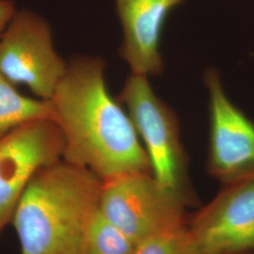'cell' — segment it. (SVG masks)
I'll return each mask as SVG.
<instances>
[{
	"mask_svg": "<svg viewBox=\"0 0 254 254\" xmlns=\"http://www.w3.org/2000/svg\"><path fill=\"white\" fill-rule=\"evenodd\" d=\"M105 70L99 57H74L49 100L51 119L64 135L63 159L103 182L127 173H152L132 119L109 93Z\"/></svg>",
	"mask_w": 254,
	"mask_h": 254,
	"instance_id": "cell-1",
	"label": "cell"
},
{
	"mask_svg": "<svg viewBox=\"0 0 254 254\" xmlns=\"http://www.w3.org/2000/svg\"><path fill=\"white\" fill-rule=\"evenodd\" d=\"M102 186L90 170L64 159L40 170L27 185L11 221L21 254H85Z\"/></svg>",
	"mask_w": 254,
	"mask_h": 254,
	"instance_id": "cell-2",
	"label": "cell"
},
{
	"mask_svg": "<svg viewBox=\"0 0 254 254\" xmlns=\"http://www.w3.org/2000/svg\"><path fill=\"white\" fill-rule=\"evenodd\" d=\"M127 109L144 146L152 174L164 186L181 194L190 205L196 195L189 175V159L183 147L179 121L148 81V76L131 73L117 97Z\"/></svg>",
	"mask_w": 254,
	"mask_h": 254,
	"instance_id": "cell-3",
	"label": "cell"
},
{
	"mask_svg": "<svg viewBox=\"0 0 254 254\" xmlns=\"http://www.w3.org/2000/svg\"><path fill=\"white\" fill-rule=\"evenodd\" d=\"M181 194L150 173H127L103 182L99 211L137 245L188 223Z\"/></svg>",
	"mask_w": 254,
	"mask_h": 254,
	"instance_id": "cell-4",
	"label": "cell"
},
{
	"mask_svg": "<svg viewBox=\"0 0 254 254\" xmlns=\"http://www.w3.org/2000/svg\"><path fill=\"white\" fill-rule=\"evenodd\" d=\"M67 67L55 48L47 20L31 9H17L0 37V73L13 85L23 84L38 98L49 101Z\"/></svg>",
	"mask_w": 254,
	"mask_h": 254,
	"instance_id": "cell-5",
	"label": "cell"
},
{
	"mask_svg": "<svg viewBox=\"0 0 254 254\" xmlns=\"http://www.w3.org/2000/svg\"><path fill=\"white\" fill-rule=\"evenodd\" d=\"M64 135L51 118L37 119L0 137V236L40 170L63 159Z\"/></svg>",
	"mask_w": 254,
	"mask_h": 254,
	"instance_id": "cell-6",
	"label": "cell"
},
{
	"mask_svg": "<svg viewBox=\"0 0 254 254\" xmlns=\"http://www.w3.org/2000/svg\"><path fill=\"white\" fill-rule=\"evenodd\" d=\"M209 94L207 172L222 187L254 178V123L224 91L218 70L204 74Z\"/></svg>",
	"mask_w": 254,
	"mask_h": 254,
	"instance_id": "cell-7",
	"label": "cell"
},
{
	"mask_svg": "<svg viewBox=\"0 0 254 254\" xmlns=\"http://www.w3.org/2000/svg\"><path fill=\"white\" fill-rule=\"evenodd\" d=\"M188 226L200 254L254 249V178L223 186Z\"/></svg>",
	"mask_w": 254,
	"mask_h": 254,
	"instance_id": "cell-8",
	"label": "cell"
},
{
	"mask_svg": "<svg viewBox=\"0 0 254 254\" xmlns=\"http://www.w3.org/2000/svg\"><path fill=\"white\" fill-rule=\"evenodd\" d=\"M186 0H114L123 28L120 55L131 73L158 75L163 71L160 42L170 12Z\"/></svg>",
	"mask_w": 254,
	"mask_h": 254,
	"instance_id": "cell-9",
	"label": "cell"
},
{
	"mask_svg": "<svg viewBox=\"0 0 254 254\" xmlns=\"http://www.w3.org/2000/svg\"><path fill=\"white\" fill-rule=\"evenodd\" d=\"M50 101L21 94L0 73V137L37 119L51 118Z\"/></svg>",
	"mask_w": 254,
	"mask_h": 254,
	"instance_id": "cell-10",
	"label": "cell"
},
{
	"mask_svg": "<svg viewBox=\"0 0 254 254\" xmlns=\"http://www.w3.org/2000/svg\"><path fill=\"white\" fill-rule=\"evenodd\" d=\"M137 246L98 211L88 234L85 254H135Z\"/></svg>",
	"mask_w": 254,
	"mask_h": 254,
	"instance_id": "cell-11",
	"label": "cell"
},
{
	"mask_svg": "<svg viewBox=\"0 0 254 254\" xmlns=\"http://www.w3.org/2000/svg\"><path fill=\"white\" fill-rule=\"evenodd\" d=\"M135 254H200L187 224L153 236L137 246Z\"/></svg>",
	"mask_w": 254,
	"mask_h": 254,
	"instance_id": "cell-12",
	"label": "cell"
},
{
	"mask_svg": "<svg viewBox=\"0 0 254 254\" xmlns=\"http://www.w3.org/2000/svg\"><path fill=\"white\" fill-rule=\"evenodd\" d=\"M13 0H0V37L17 11Z\"/></svg>",
	"mask_w": 254,
	"mask_h": 254,
	"instance_id": "cell-13",
	"label": "cell"
},
{
	"mask_svg": "<svg viewBox=\"0 0 254 254\" xmlns=\"http://www.w3.org/2000/svg\"><path fill=\"white\" fill-rule=\"evenodd\" d=\"M254 254V249L243 250V251H237V252H233V253H228V254Z\"/></svg>",
	"mask_w": 254,
	"mask_h": 254,
	"instance_id": "cell-14",
	"label": "cell"
}]
</instances>
